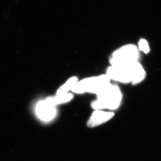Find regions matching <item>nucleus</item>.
Returning a JSON list of instances; mask_svg holds the SVG:
<instances>
[{
  "mask_svg": "<svg viewBox=\"0 0 161 161\" xmlns=\"http://www.w3.org/2000/svg\"><path fill=\"white\" fill-rule=\"evenodd\" d=\"M74 96L72 93H67L66 94H56L54 97H51L47 98L48 101L55 106L58 104L66 103L70 102L73 99Z\"/></svg>",
  "mask_w": 161,
  "mask_h": 161,
  "instance_id": "8",
  "label": "nucleus"
},
{
  "mask_svg": "<svg viewBox=\"0 0 161 161\" xmlns=\"http://www.w3.org/2000/svg\"><path fill=\"white\" fill-rule=\"evenodd\" d=\"M140 52L137 46L128 44L116 50L111 56L109 63L111 65H125L139 61Z\"/></svg>",
  "mask_w": 161,
  "mask_h": 161,
  "instance_id": "4",
  "label": "nucleus"
},
{
  "mask_svg": "<svg viewBox=\"0 0 161 161\" xmlns=\"http://www.w3.org/2000/svg\"><path fill=\"white\" fill-rule=\"evenodd\" d=\"M97 96V99L91 103V107L96 110L117 109L120 106L123 97L119 86L112 83Z\"/></svg>",
  "mask_w": 161,
  "mask_h": 161,
  "instance_id": "2",
  "label": "nucleus"
},
{
  "mask_svg": "<svg viewBox=\"0 0 161 161\" xmlns=\"http://www.w3.org/2000/svg\"><path fill=\"white\" fill-rule=\"evenodd\" d=\"M114 116V113L97 109L91 114L87 122V126L90 128L96 127L110 120Z\"/></svg>",
  "mask_w": 161,
  "mask_h": 161,
  "instance_id": "6",
  "label": "nucleus"
},
{
  "mask_svg": "<svg viewBox=\"0 0 161 161\" xmlns=\"http://www.w3.org/2000/svg\"><path fill=\"white\" fill-rule=\"evenodd\" d=\"M36 112L41 120L50 121L55 117L56 109L55 105L46 99L38 102L36 107Z\"/></svg>",
  "mask_w": 161,
  "mask_h": 161,
  "instance_id": "5",
  "label": "nucleus"
},
{
  "mask_svg": "<svg viewBox=\"0 0 161 161\" xmlns=\"http://www.w3.org/2000/svg\"><path fill=\"white\" fill-rule=\"evenodd\" d=\"M111 83V80L106 74L85 78L78 80L72 92L76 94L89 93L97 96Z\"/></svg>",
  "mask_w": 161,
  "mask_h": 161,
  "instance_id": "3",
  "label": "nucleus"
},
{
  "mask_svg": "<svg viewBox=\"0 0 161 161\" xmlns=\"http://www.w3.org/2000/svg\"><path fill=\"white\" fill-rule=\"evenodd\" d=\"M106 75L111 81L137 85L145 79L146 70L139 61L125 65H110Z\"/></svg>",
  "mask_w": 161,
  "mask_h": 161,
  "instance_id": "1",
  "label": "nucleus"
},
{
  "mask_svg": "<svg viewBox=\"0 0 161 161\" xmlns=\"http://www.w3.org/2000/svg\"><path fill=\"white\" fill-rule=\"evenodd\" d=\"M79 79L77 76H72L58 88L56 94H66L72 91Z\"/></svg>",
  "mask_w": 161,
  "mask_h": 161,
  "instance_id": "7",
  "label": "nucleus"
},
{
  "mask_svg": "<svg viewBox=\"0 0 161 161\" xmlns=\"http://www.w3.org/2000/svg\"><path fill=\"white\" fill-rule=\"evenodd\" d=\"M139 51L144 54H148L150 51V47L148 41L145 39H141L137 46Z\"/></svg>",
  "mask_w": 161,
  "mask_h": 161,
  "instance_id": "9",
  "label": "nucleus"
}]
</instances>
